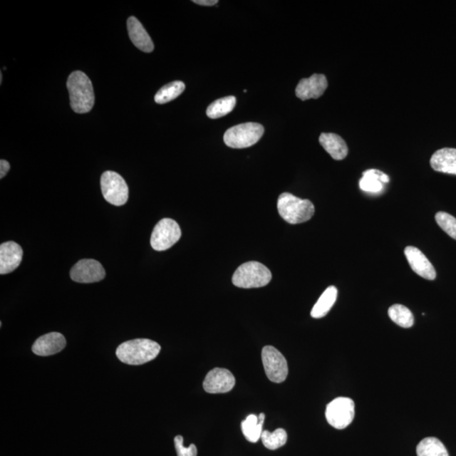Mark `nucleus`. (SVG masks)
Wrapping results in <instances>:
<instances>
[{
  "instance_id": "nucleus-30",
  "label": "nucleus",
  "mask_w": 456,
  "mask_h": 456,
  "mask_svg": "<svg viewBox=\"0 0 456 456\" xmlns=\"http://www.w3.org/2000/svg\"><path fill=\"white\" fill-rule=\"evenodd\" d=\"M193 2L203 6H213L218 4L217 0H194Z\"/></svg>"
},
{
  "instance_id": "nucleus-31",
  "label": "nucleus",
  "mask_w": 456,
  "mask_h": 456,
  "mask_svg": "<svg viewBox=\"0 0 456 456\" xmlns=\"http://www.w3.org/2000/svg\"><path fill=\"white\" fill-rule=\"evenodd\" d=\"M2 81H3V75L1 73V74H0V84H2Z\"/></svg>"
},
{
  "instance_id": "nucleus-10",
  "label": "nucleus",
  "mask_w": 456,
  "mask_h": 456,
  "mask_svg": "<svg viewBox=\"0 0 456 456\" xmlns=\"http://www.w3.org/2000/svg\"><path fill=\"white\" fill-rule=\"evenodd\" d=\"M106 276L103 264L95 259H81L71 268V278L78 284H94Z\"/></svg>"
},
{
  "instance_id": "nucleus-1",
  "label": "nucleus",
  "mask_w": 456,
  "mask_h": 456,
  "mask_svg": "<svg viewBox=\"0 0 456 456\" xmlns=\"http://www.w3.org/2000/svg\"><path fill=\"white\" fill-rule=\"evenodd\" d=\"M67 89L70 94L71 107L76 113H89L95 103L93 83L82 71H74L68 76Z\"/></svg>"
},
{
  "instance_id": "nucleus-13",
  "label": "nucleus",
  "mask_w": 456,
  "mask_h": 456,
  "mask_svg": "<svg viewBox=\"0 0 456 456\" xmlns=\"http://www.w3.org/2000/svg\"><path fill=\"white\" fill-rule=\"evenodd\" d=\"M405 257L412 270L424 279L433 281L436 278L435 267L420 249L413 246H408L404 251Z\"/></svg>"
},
{
  "instance_id": "nucleus-9",
  "label": "nucleus",
  "mask_w": 456,
  "mask_h": 456,
  "mask_svg": "<svg viewBox=\"0 0 456 456\" xmlns=\"http://www.w3.org/2000/svg\"><path fill=\"white\" fill-rule=\"evenodd\" d=\"M262 362L269 380L276 384L284 382L289 375V365L284 356L271 346L262 350Z\"/></svg>"
},
{
  "instance_id": "nucleus-3",
  "label": "nucleus",
  "mask_w": 456,
  "mask_h": 456,
  "mask_svg": "<svg viewBox=\"0 0 456 456\" xmlns=\"http://www.w3.org/2000/svg\"><path fill=\"white\" fill-rule=\"evenodd\" d=\"M277 209L281 218L290 224H299L310 220L316 212L314 204L290 193H284L277 200Z\"/></svg>"
},
{
  "instance_id": "nucleus-14",
  "label": "nucleus",
  "mask_w": 456,
  "mask_h": 456,
  "mask_svg": "<svg viewBox=\"0 0 456 456\" xmlns=\"http://www.w3.org/2000/svg\"><path fill=\"white\" fill-rule=\"evenodd\" d=\"M23 250L16 242L8 241L0 245V274L6 275L19 267Z\"/></svg>"
},
{
  "instance_id": "nucleus-7",
  "label": "nucleus",
  "mask_w": 456,
  "mask_h": 456,
  "mask_svg": "<svg viewBox=\"0 0 456 456\" xmlns=\"http://www.w3.org/2000/svg\"><path fill=\"white\" fill-rule=\"evenodd\" d=\"M355 416L354 401L348 398H338L327 405L326 418L328 423L336 430H344L353 423Z\"/></svg>"
},
{
  "instance_id": "nucleus-25",
  "label": "nucleus",
  "mask_w": 456,
  "mask_h": 456,
  "mask_svg": "<svg viewBox=\"0 0 456 456\" xmlns=\"http://www.w3.org/2000/svg\"><path fill=\"white\" fill-rule=\"evenodd\" d=\"M391 321L403 328H410L414 323V317L410 310L401 304H394L389 309Z\"/></svg>"
},
{
  "instance_id": "nucleus-16",
  "label": "nucleus",
  "mask_w": 456,
  "mask_h": 456,
  "mask_svg": "<svg viewBox=\"0 0 456 456\" xmlns=\"http://www.w3.org/2000/svg\"><path fill=\"white\" fill-rule=\"evenodd\" d=\"M127 28L128 31H129L131 42L134 43L137 48L145 53H152L153 51L154 43L138 19H136L135 16L130 17L127 21Z\"/></svg>"
},
{
  "instance_id": "nucleus-24",
  "label": "nucleus",
  "mask_w": 456,
  "mask_h": 456,
  "mask_svg": "<svg viewBox=\"0 0 456 456\" xmlns=\"http://www.w3.org/2000/svg\"><path fill=\"white\" fill-rule=\"evenodd\" d=\"M235 105L236 98L232 95L218 99L209 105L207 110V115L212 120L224 117L234 110Z\"/></svg>"
},
{
  "instance_id": "nucleus-6",
  "label": "nucleus",
  "mask_w": 456,
  "mask_h": 456,
  "mask_svg": "<svg viewBox=\"0 0 456 456\" xmlns=\"http://www.w3.org/2000/svg\"><path fill=\"white\" fill-rule=\"evenodd\" d=\"M101 190L105 200L115 207H121L129 199V188L124 177L113 171L103 173Z\"/></svg>"
},
{
  "instance_id": "nucleus-26",
  "label": "nucleus",
  "mask_w": 456,
  "mask_h": 456,
  "mask_svg": "<svg viewBox=\"0 0 456 456\" xmlns=\"http://www.w3.org/2000/svg\"><path fill=\"white\" fill-rule=\"evenodd\" d=\"M262 443L268 450H275L284 446L287 441V433L284 428H277L273 432L263 431Z\"/></svg>"
},
{
  "instance_id": "nucleus-27",
  "label": "nucleus",
  "mask_w": 456,
  "mask_h": 456,
  "mask_svg": "<svg viewBox=\"0 0 456 456\" xmlns=\"http://www.w3.org/2000/svg\"><path fill=\"white\" fill-rule=\"evenodd\" d=\"M435 220L442 229L451 238L456 240V218L450 214L440 212L435 215Z\"/></svg>"
},
{
  "instance_id": "nucleus-12",
  "label": "nucleus",
  "mask_w": 456,
  "mask_h": 456,
  "mask_svg": "<svg viewBox=\"0 0 456 456\" xmlns=\"http://www.w3.org/2000/svg\"><path fill=\"white\" fill-rule=\"evenodd\" d=\"M328 88V81L325 75L314 74L309 78L302 79L296 88V95L302 101L318 99L325 93Z\"/></svg>"
},
{
  "instance_id": "nucleus-21",
  "label": "nucleus",
  "mask_w": 456,
  "mask_h": 456,
  "mask_svg": "<svg viewBox=\"0 0 456 456\" xmlns=\"http://www.w3.org/2000/svg\"><path fill=\"white\" fill-rule=\"evenodd\" d=\"M337 294H338V291H337L336 286H331L328 287L312 309L311 316L314 318L325 317L330 312L333 305L335 304Z\"/></svg>"
},
{
  "instance_id": "nucleus-5",
  "label": "nucleus",
  "mask_w": 456,
  "mask_h": 456,
  "mask_svg": "<svg viewBox=\"0 0 456 456\" xmlns=\"http://www.w3.org/2000/svg\"><path fill=\"white\" fill-rule=\"evenodd\" d=\"M264 131V127L257 123H245L228 129L224 135V142L231 148L250 147L261 140Z\"/></svg>"
},
{
  "instance_id": "nucleus-8",
  "label": "nucleus",
  "mask_w": 456,
  "mask_h": 456,
  "mask_svg": "<svg viewBox=\"0 0 456 456\" xmlns=\"http://www.w3.org/2000/svg\"><path fill=\"white\" fill-rule=\"evenodd\" d=\"M182 236L180 227L170 218H164L155 226L150 245L157 251H165L172 247Z\"/></svg>"
},
{
  "instance_id": "nucleus-20",
  "label": "nucleus",
  "mask_w": 456,
  "mask_h": 456,
  "mask_svg": "<svg viewBox=\"0 0 456 456\" xmlns=\"http://www.w3.org/2000/svg\"><path fill=\"white\" fill-rule=\"evenodd\" d=\"M264 418L266 416L264 413L259 414V417L256 415L251 414L246 418L244 421L242 422V431H243L246 440L251 443H256L261 439Z\"/></svg>"
},
{
  "instance_id": "nucleus-29",
  "label": "nucleus",
  "mask_w": 456,
  "mask_h": 456,
  "mask_svg": "<svg viewBox=\"0 0 456 456\" xmlns=\"http://www.w3.org/2000/svg\"><path fill=\"white\" fill-rule=\"evenodd\" d=\"M10 170L11 164L6 161V160L2 159L1 161H0V179L6 177Z\"/></svg>"
},
{
  "instance_id": "nucleus-15",
  "label": "nucleus",
  "mask_w": 456,
  "mask_h": 456,
  "mask_svg": "<svg viewBox=\"0 0 456 456\" xmlns=\"http://www.w3.org/2000/svg\"><path fill=\"white\" fill-rule=\"evenodd\" d=\"M66 346V340L61 333L51 332L40 336L34 342L33 352L42 357H48L61 353Z\"/></svg>"
},
{
  "instance_id": "nucleus-18",
  "label": "nucleus",
  "mask_w": 456,
  "mask_h": 456,
  "mask_svg": "<svg viewBox=\"0 0 456 456\" xmlns=\"http://www.w3.org/2000/svg\"><path fill=\"white\" fill-rule=\"evenodd\" d=\"M318 140L322 147L336 161H341L348 156V145L340 135L334 133H322Z\"/></svg>"
},
{
  "instance_id": "nucleus-2",
  "label": "nucleus",
  "mask_w": 456,
  "mask_h": 456,
  "mask_svg": "<svg viewBox=\"0 0 456 456\" xmlns=\"http://www.w3.org/2000/svg\"><path fill=\"white\" fill-rule=\"evenodd\" d=\"M161 352V346L149 339H135L122 343L116 355L122 363L128 365H142L156 358Z\"/></svg>"
},
{
  "instance_id": "nucleus-11",
  "label": "nucleus",
  "mask_w": 456,
  "mask_h": 456,
  "mask_svg": "<svg viewBox=\"0 0 456 456\" xmlns=\"http://www.w3.org/2000/svg\"><path fill=\"white\" fill-rule=\"evenodd\" d=\"M236 380L234 375L226 368H216L205 376L204 390L209 394L227 393L234 389Z\"/></svg>"
},
{
  "instance_id": "nucleus-17",
  "label": "nucleus",
  "mask_w": 456,
  "mask_h": 456,
  "mask_svg": "<svg viewBox=\"0 0 456 456\" xmlns=\"http://www.w3.org/2000/svg\"><path fill=\"white\" fill-rule=\"evenodd\" d=\"M433 170L456 175V149L443 148L433 153L430 159Z\"/></svg>"
},
{
  "instance_id": "nucleus-28",
  "label": "nucleus",
  "mask_w": 456,
  "mask_h": 456,
  "mask_svg": "<svg viewBox=\"0 0 456 456\" xmlns=\"http://www.w3.org/2000/svg\"><path fill=\"white\" fill-rule=\"evenodd\" d=\"M175 449L177 456H197V448L195 445H190L188 448L184 445V437L177 435L175 439Z\"/></svg>"
},
{
  "instance_id": "nucleus-4",
  "label": "nucleus",
  "mask_w": 456,
  "mask_h": 456,
  "mask_svg": "<svg viewBox=\"0 0 456 456\" xmlns=\"http://www.w3.org/2000/svg\"><path fill=\"white\" fill-rule=\"evenodd\" d=\"M272 275L269 269L257 261L241 264L232 276V284L240 289H258L266 286L271 281Z\"/></svg>"
},
{
  "instance_id": "nucleus-22",
  "label": "nucleus",
  "mask_w": 456,
  "mask_h": 456,
  "mask_svg": "<svg viewBox=\"0 0 456 456\" xmlns=\"http://www.w3.org/2000/svg\"><path fill=\"white\" fill-rule=\"evenodd\" d=\"M418 456H450L445 446L437 437L423 439L417 446Z\"/></svg>"
},
{
  "instance_id": "nucleus-23",
  "label": "nucleus",
  "mask_w": 456,
  "mask_h": 456,
  "mask_svg": "<svg viewBox=\"0 0 456 456\" xmlns=\"http://www.w3.org/2000/svg\"><path fill=\"white\" fill-rule=\"evenodd\" d=\"M185 85L184 82L177 81L171 82L160 89L156 95H155V102L158 104L167 103L184 93Z\"/></svg>"
},
{
  "instance_id": "nucleus-19",
  "label": "nucleus",
  "mask_w": 456,
  "mask_h": 456,
  "mask_svg": "<svg viewBox=\"0 0 456 456\" xmlns=\"http://www.w3.org/2000/svg\"><path fill=\"white\" fill-rule=\"evenodd\" d=\"M390 182V177L380 170H370L363 172L359 181L360 189L368 193H380L384 190V184Z\"/></svg>"
}]
</instances>
